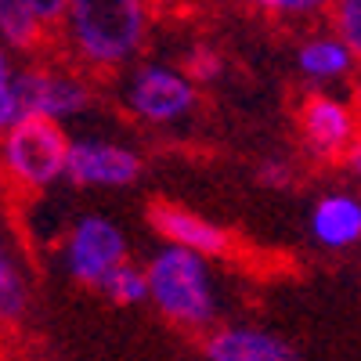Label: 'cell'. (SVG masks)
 Returning a JSON list of instances; mask_svg holds the SVG:
<instances>
[{
	"instance_id": "obj_1",
	"label": "cell",
	"mask_w": 361,
	"mask_h": 361,
	"mask_svg": "<svg viewBox=\"0 0 361 361\" xmlns=\"http://www.w3.org/2000/svg\"><path fill=\"white\" fill-rule=\"evenodd\" d=\"M69 51L90 69H119L141 51L148 37L145 0H66Z\"/></svg>"
},
{
	"instance_id": "obj_2",
	"label": "cell",
	"mask_w": 361,
	"mask_h": 361,
	"mask_svg": "<svg viewBox=\"0 0 361 361\" xmlns=\"http://www.w3.org/2000/svg\"><path fill=\"white\" fill-rule=\"evenodd\" d=\"M148 300L163 318L185 329H202L217 314V289L209 279V264L199 253L163 246L145 267Z\"/></svg>"
},
{
	"instance_id": "obj_3",
	"label": "cell",
	"mask_w": 361,
	"mask_h": 361,
	"mask_svg": "<svg viewBox=\"0 0 361 361\" xmlns=\"http://www.w3.org/2000/svg\"><path fill=\"white\" fill-rule=\"evenodd\" d=\"M69 134L62 123L44 116H22L0 134V163L4 173L25 192H44L54 180L66 177V152H69Z\"/></svg>"
},
{
	"instance_id": "obj_4",
	"label": "cell",
	"mask_w": 361,
	"mask_h": 361,
	"mask_svg": "<svg viewBox=\"0 0 361 361\" xmlns=\"http://www.w3.org/2000/svg\"><path fill=\"white\" fill-rule=\"evenodd\" d=\"M66 271L80 282V286H102V279L116 264L127 260V238L109 217H80L66 238V250H62Z\"/></svg>"
},
{
	"instance_id": "obj_5",
	"label": "cell",
	"mask_w": 361,
	"mask_h": 361,
	"mask_svg": "<svg viewBox=\"0 0 361 361\" xmlns=\"http://www.w3.org/2000/svg\"><path fill=\"white\" fill-rule=\"evenodd\" d=\"M127 109L145 123H177L195 109V83L170 66H141L127 83Z\"/></svg>"
},
{
	"instance_id": "obj_6",
	"label": "cell",
	"mask_w": 361,
	"mask_h": 361,
	"mask_svg": "<svg viewBox=\"0 0 361 361\" xmlns=\"http://www.w3.org/2000/svg\"><path fill=\"white\" fill-rule=\"evenodd\" d=\"M296 127H300V141L304 152L318 163H336L343 159L347 145L357 134V116L347 102L333 98V94H307L300 102L296 112Z\"/></svg>"
},
{
	"instance_id": "obj_7",
	"label": "cell",
	"mask_w": 361,
	"mask_h": 361,
	"mask_svg": "<svg viewBox=\"0 0 361 361\" xmlns=\"http://www.w3.org/2000/svg\"><path fill=\"white\" fill-rule=\"evenodd\" d=\"M66 177L80 188H123L141 177V156L127 145L76 137L66 152Z\"/></svg>"
},
{
	"instance_id": "obj_8",
	"label": "cell",
	"mask_w": 361,
	"mask_h": 361,
	"mask_svg": "<svg viewBox=\"0 0 361 361\" xmlns=\"http://www.w3.org/2000/svg\"><path fill=\"white\" fill-rule=\"evenodd\" d=\"M148 224L166 246L188 250L199 257H224L231 250V231L217 221H209L195 209H185L177 202H152L148 206Z\"/></svg>"
},
{
	"instance_id": "obj_9",
	"label": "cell",
	"mask_w": 361,
	"mask_h": 361,
	"mask_svg": "<svg viewBox=\"0 0 361 361\" xmlns=\"http://www.w3.org/2000/svg\"><path fill=\"white\" fill-rule=\"evenodd\" d=\"M18 98H22V112L62 123V119L80 116L90 105V87L69 73L25 69L18 73Z\"/></svg>"
},
{
	"instance_id": "obj_10",
	"label": "cell",
	"mask_w": 361,
	"mask_h": 361,
	"mask_svg": "<svg viewBox=\"0 0 361 361\" xmlns=\"http://www.w3.org/2000/svg\"><path fill=\"white\" fill-rule=\"evenodd\" d=\"M206 361H296V350L267 329L221 325L202 343Z\"/></svg>"
},
{
	"instance_id": "obj_11",
	"label": "cell",
	"mask_w": 361,
	"mask_h": 361,
	"mask_svg": "<svg viewBox=\"0 0 361 361\" xmlns=\"http://www.w3.org/2000/svg\"><path fill=\"white\" fill-rule=\"evenodd\" d=\"M311 235L325 250H347L361 243V199L350 192H329L311 209Z\"/></svg>"
},
{
	"instance_id": "obj_12",
	"label": "cell",
	"mask_w": 361,
	"mask_h": 361,
	"mask_svg": "<svg viewBox=\"0 0 361 361\" xmlns=\"http://www.w3.org/2000/svg\"><path fill=\"white\" fill-rule=\"evenodd\" d=\"M296 69L304 73L311 83H336L343 76H350L354 58L350 51L340 44V37H311L300 44L296 51Z\"/></svg>"
},
{
	"instance_id": "obj_13",
	"label": "cell",
	"mask_w": 361,
	"mask_h": 361,
	"mask_svg": "<svg viewBox=\"0 0 361 361\" xmlns=\"http://www.w3.org/2000/svg\"><path fill=\"white\" fill-rule=\"evenodd\" d=\"M47 22L29 8V0H0V47L4 51H37Z\"/></svg>"
},
{
	"instance_id": "obj_14",
	"label": "cell",
	"mask_w": 361,
	"mask_h": 361,
	"mask_svg": "<svg viewBox=\"0 0 361 361\" xmlns=\"http://www.w3.org/2000/svg\"><path fill=\"white\" fill-rule=\"evenodd\" d=\"M25 304H29L25 279L8 250L4 231H0V322H18L25 314Z\"/></svg>"
},
{
	"instance_id": "obj_15",
	"label": "cell",
	"mask_w": 361,
	"mask_h": 361,
	"mask_svg": "<svg viewBox=\"0 0 361 361\" xmlns=\"http://www.w3.org/2000/svg\"><path fill=\"white\" fill-rule=\"evenodd\" d=\"M112 304H141V300H148V282H145V271L134 267L130 260L116 264L109 275L102 279L98 286Z\"/></svg>"
},
{
	"instance_id": "obj_16",
	"label": "cell",
	"mask_w": 361,
	"mask_h": 361,
	"mask_svg": "<svg viewBox=\"0 0 361 361\" xmlns=\"http://www.w3.org/2000/svg\"><path fill=\"white\" fill-rule=\"evenodd\" d=\"M180 73H185L195 87H206V83H217L224 76V58L221 51H214L209 44H195L188 47L185 54V66H180Z\"/></svg>"
},
{
	"instance_id": "obj_17",
	"label": "cell",
	"mask_w": 361,
	"mask_h": 361,
	"mask_svg": "<svg viewBox=\"0 0 361 361\" xmlns=\"http://www.w3.org/2000/svg\"><path fill=\"white\" fill-rule=\"evenodd\" d=\"M333 29L354 62H361V0H333Z\"/></svg>"
},
{
	"instance_id": "obj_18",
	"label": "cell",
	"mask_w": 361,
	"mask_h": 361,
	"mask_svg": "<svg viewBox=\"0 0 361 361\" xmlns=\"http://www.w3.org/2000/svg\"><path fill=\"white\" fill-rule=\"evenodd\" d=\"M22 116L25 112H22V98H18V73L11 66V54L0 47V134Z\"/></svg>"
},
{
	"instance_id": "obj_19",
	"label": "cell",
	"mask_w": 361,
	"mask_h": 361,
	"mask_svg": "<svg viewBox=\"0 0 361 361\" xmlns=\"http://www.w3.org/2000/svg\"><path fill=\"white\" fill-rule=\"evenodd\" d=\"M243 4L253 8V11H264V15L307 18V15H318L325 4H333V0H243Z\"/></svg>"
},
{
	"instance_id": "obj_20",
	"label": "cell",
	"mask_w": 361,
	"mask_h": 361,
	"mask_svg": "<svg viewBox=\"0 0 361 361\" xmlns=\"http://www.w3.org/2000/svg\"><path fill=\"white\" fill-rule=\"evenodd\" d=\"M257 180H260L264 188L282 192V188L293 185V163L282 159V156H267V159H260V166H257Z\"/></svg>"
},
{
	"instance_id": "obj_21",
	"label": "cell",
	"mask_w": 361,
	"mask_h": 361,
	"mask_svg": "<svg viewBox=\"0 0 361 361\" xmlns=\"http://www.w3.org/2000/svg\"><path fill=\"white\" fill-rule=\"evenodd\" d=\"M343 166H347V173L354 177V180H361V130L354 134V141L347 145V152H343V159H340Z\"/></svg>"
},
{
	"instance_id": "obj_22",
	"label": "cell",
	"mask_w": 361,
	"mask_h": 361,
	"mask_svg": "<svg viewBox=\"0 0 361 361\" xmlns=\"http://www.w3.org/2000/svg\"><path fill=\"white\" fill-rule=\"evenodd\" d=\"M29 8H33L44 22H58L66 11V0H29Z\"/></svg>"
},
{
	"instance_id": "obj_23",
	"label": "cell",
	"mask_w": 361,
	"mask_h": 361,
	"mask_svg": "<svg viewBox=\"0 0 361 361\" xmlns=\"http://www.w3.org/2000/svg\"><path fill=\"white\" fill-rule=\"evenodd\" d=\"M354 116H357V123H361V76H357V83H354Z\"/></svg>"
}]
</instances>
